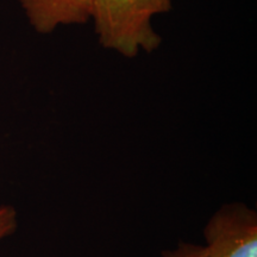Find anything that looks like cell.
Instances as JSON below:
<instances>
[{"label": "cell", "instance_id": "1", "mask_svg": "<svg viewBox=\"0 0 257 257\" xmlns=\"http://www.w3.org/2000/svg\"><path fill=\"white\" fill-rule=\"evenodd\" d=\"M170 6V0H92L91 18L102 47L135 57L141 49L152 53L160 47L152 18Z\"/></svg>", "mask_w": 257, "mask_h": 257}, {"label": "cell", "instance_id": "2", "mask_svg": "<svg viewBox=\"0 0 257 257\" xmlns=\"http://www.w3.org/2000/svg\"><path fill=\"white\" fill-rule=\"evenodd\" d=\"M207 257H257V213L244 202H229L204 227Z\"/></svg>", "mask_w": 257, "mask_h": 257}, {"label": "cell", "instance_id": "3", "mask_svg": "<svg viewBox=\"0 0 257 257\" xmlns=\"http://www.w3.org/2000/svg\"><path fill=\"white\" fill-rule=\"evenodd\" d=\"M27 17L40 34L59 25L83 24L91 18L92 0H19Z\"/></svg>", "mask_w": 257, "mask_h": 257}, {"label": "cell", "instance_id": "4", "mask_svg": "<svg viewBox=\"0 0 257 257\" xmlns=\"http://www.w3.org/2000/svg\"><path fill=\"white\" fill-rule=\"evenodd\" d=\"M17 211L10 205L0 206V242L6 237L11 236L17 229Z\"/></svg>", "mask_w": 257, "mask_h": 257}, {"label": "cell", "instance_id": "5", "mask_svg": "<svg viewBox=\"0 0 257 257\" xmlns=\"http://www.w3.org/2000/svg\"><path fill=\"white\" fill-rule=\"evenodd\" d=\"M162 257H207L204 245L180 242L174 249L162 251Z\"/></svg>", "mask_w": 257, "mask_h": 257}]
</instances>
